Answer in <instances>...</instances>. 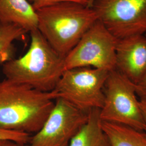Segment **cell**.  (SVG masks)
<instances>
[{
  "label": "cell",
  "mask_w": 146,
  "mask_h": 146,
  "mask_svg": "<svg viewBox=\"0 0 146 146\" xmlns=\"http://www.w3.org/2000/svg\"><path fill=\"white\" fill-rule=\"evenodd\" d=\"M100 109L88 112V118L70 141L68 146H111L101 125Z\"/></svg>",
  "instance_id": "11"
},
{
  "label": "cell",
  "mask_w": 146,
  "mask_h": 146,
  "mask_svg": "<svg viewBox=\"0 0 146 146\" xmlns=\"http://www.w3.org/2000/svg\"><path fill=\"white\" fill-rule=\"evenodd\" d=\"M92 8L117 39L146 34V0H95Z\"/></svg>",
  "instance_id": "7"
},
{
  "label": "cell",
  "mask_w": 146,
  "mask_h": 146,
  "mask_svg": "<svg viewBox=\"0 0 146 146\" xmlns=\"http://www.w3.org/2000/svg\"><path fill=\"white\" fill-rule=\"evenodd\" d=\"M135 85L136 93L140 99H146V72Z\"/></svg>",
  "instance_id": "16"
},
{
  "label": "cell",
  "mask_w": 146,
  "mask_h": 146,
  "mask_svg": "<svg viewBox=\"0 0 146 146\" xmlns=\"http://www.w3.org/2000/svg\"><path fill=\"white\" fill-rule=\"evenodd\" d=\"M134 84L146 72V36L145 35L117 39L116 67Z\"/></svg>",
  "instance_id": "9"
},
{
  "label": "cell",
  "mask_w": 146,
  "mask_h": 146,
  "mask_svg": "<svg viewBox=\"0 0 146 146\" xmlns=\"http://www.w3.org/2000/svg\"><path fill=\"white\" fill-rule=\"evenodd\" d=\"M0 146H31L29 144H22L9 140H0Z\"/></svg>",
  "instance_id": "17"
},
{
  "label": "cell",
  "mask_w": 146,
  "mask_h": 146,
  "mask_svg": "<svg viewBox=\"0 0 146 146\" xmlns=\"http://www.w3.org/2000/svg\"><path fill=\"white\" fill-rule=\"evenodd\" d=\"M101 125L111 146H146L144 131L102 121Z\"/></svg>",
  "instance_id": "12"
},
{
  "label": "cell",
  "mask_w": 146,
  "mask_h": 146,
  "mask_svg": "<svg viewBox=\"0 0 146 146\" xmlns=\"http://www.w3.org/2000/svg\"><path fill=\"white\" fill-rule=\"evenodd\" d=\"M104 91L101 121L144 131L145 122L135 85L115 69L110 72Z\"/></svg>",
  "instance_id": "4"
},
{
  "label": "cell",
  "mask_w": 146,
  "mask_h": 146,
  "mask_svg": "<svg viewBox=\"0 0 146 146\" xmlns=\"http://www.w3.org/2000/svg\"><path fill=\"white\" fill-rule=\"evenodd\" d=\"M31 137V134L28 133L0 128V140H9L22 144H28Z\"/></svg>",
  "instance_id": "14"
},
{
  "label": "cell",
  "mask_w": 146,
  "mask_h": 146,
  "mask_svg": "<svg viewBox=\"0 0 146 146\" xmlns=\"http://www.w3.org/2000/svg\"><path fill=\"white\" fill-rule=\"evenodd\" d=\"M110 72L91 67L66 70L54 89L62 98L79 110L89 112L101 109L104 102V86Z\"/></svg>",
  "instance_id": "5"
},
{
  "label": "cell",
  "mask_w": 146,
  "mask_h": 146,
  "mask_svg": "<svg viewBox=\"0 0 146 146\" xmlns=\"http://www.w3.org/2000/svg\"><path fill=\"white\" fill-rule=\"evenodd\" d=\"M145 36H146V34H145Z\"/></svg>",
  "instance_id": "20"
},
{
  "label": "cell",
  "mask_w": 146,
  "mask_h": 146,
  "mask_svg": "<svg viewBox=\"0 0 146 146\" xmlns=\"http://www.w3.org/2000/svg\"><path fill=\"white\" fill-rule=\"evenodd\" d=\"M140 105L142 111V114L143 116V119L145 122V130L144 132L146 135V99H140Z\"/></svg>",
  "instance_id": "18"
},
{
  "label": "cell",
  "mask_w": 146,
  "mask_h": 146,
  "mask_svg": "<svg viewBox=\"0 0 146 146\" xmlns=\"http://www.w3.org/2000/svg\"><path fill=\"white\" fill-rule=\"evenodd\" d=\"M27 33L14 24L0 22V63L12 59L14 51L13 42L20 40Z\"/></svg>",
  "instance_id": "13"
},
{
  "label": "cell",
  "mask_w": 146,
  "mask_h": 146,
  "mask_svg": "<svg viewBox=\"0 0 146 146\" xmlns=\"http://www.w3.org/2000/svg\"><path fill=\"white\" fill-rule=\"evenodd\" d=\"M95 0H90V5H89V7L90 8H92V5H93V3L94 2V1Z\"/></svg>",
  "instance_id": "19"
},
{
  "label": "cell",
  "mask_w": 146,
  "mask_h": 146,
  "mask_svg": "<svg viewBox=\"0 0 146 146\" xmlns=\"http://www.w3.org/2000/svg\"><path fill=\"white\" fill-rule=\"evenodd\" d=\"M36 13L37 29L52 48L64 58L98 20L92 8L71 1L45 7Z\"/></svg>",
  "instance_id": "3"
},
{
  "label": "cell",
  "mask_w": 146,
  "mask_h": 146,
  "mask_svg": "<svg viewBox=\"0 0 146 146\" xmlns=\"http://www.w3.org/2000/svg\"><path fill=\"white\" fill-rule=\"evenodd\" d=\"M58 98L6 78L0 82V128L31 134L41 129Z\"/></svg>",
  "instance_id": "1"
},
{
  "label": "cell",
  "mask_w": 146,
  "mask_h": 146,
  "mask_svg": "<svg viewBox=\"0 0 146 146\" xmlns=\"http://www.w3.org/2000/svg\"><path fill=\"white\" fill-rule=\"evenodd\" d=\"M88 118V112L57 98L41 129L31 136V146H68Z\"/></svg>",
  "instance_id": "8"
},
{
  "label": "cell",
  "mask_w": 146,
  "mask_h": 146,
  "mask_svg": "<svg viewBox=\"0 0 146 146\" xmlns=\"http://www.w3.org/2000/svg\"><path fill=\"white\" fill-rule=\"evenodd\" d=\"M30 33L31 42L27 52L3 63L2 72L13 81L41 92H52L65 71V58L52 48L37 29Z\"/></svg>",
  "instance_id": "2"
},
{
  "label": "cell",
  "mask_w": 146,
  "mask_h": 146,
  "mask_svg": "<svg viewBox=\"0 0 146 146\" xmlns=\"http://www.w3.org/2000/svg\"><path fill=\"white\" fill-rule=\"evenodd\" d=\"M31 1H32L31 5L35 11L45 7L52 5L58 2H64V1H71V2H77L90 8L89 5H90V0H31Z\"/></svg>",
  "instance_id": "15"
},
{
  "label": "cell",
  "mask_w": 146,
  "mask_h": 146,
  "mask_svg": "<svg viewBox=\"0 0 146 146\" xmlns=\"http://www.w3.org/2000/svg\"><path fill=\"white\" fill-rule=\"evenodd\" d=\"M0 22L15 25L27 32L38 26L36 11L27 0H0Z\"/></svg>",
  "instance_id": "10"
},
{
  "label": "cell",
  "mask_w": 146,
  "mask_h": 146,
  "mask_svg": "<svg viewBox=\"0 0 146 146\" xmlns=\"http://www.w3.org/2000/svg\"><path fill=\"white\" fill-rule=\"evenodd\" d=\"M117 39L98 20L64 58L65 70L91 67L109 72L116 67Z\"/></svg>",
  "instance_id": "6"
}]
</instances>
